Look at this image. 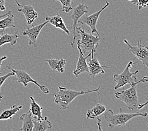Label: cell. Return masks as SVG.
Masks as SVG:
<instances>
[{"label": "cell", "mask_w": 148, "mask_h": 131, "mask_svg": "<svg viewBox=\"0 0 148 131\" xmlns=\"http://www.w3.org/2000/svg\"><path fill=\"white\" fill-rule=\"evenodd\" d=\"M123 42L126 43L130 51L135 56L138 60L143 62L144 66L148 68V45L142 44V39L137 41V46L131 45L127 40Z\"/></svg>", "instance_id": "obj_6"}, {"label": "cell", "mask_w": 148, "mask_h": 131, "mask_svg": "<svg viewBox=\"0 0 148 131\" xmlns=\"http://www.w3.org/2000/svg\"><path fill=\"white\" fill-rule=\"evenodd\" d=\"M135 5H137L139 10L148 6V0H136Z\"/></svg>", "instance_id": "obj_25"}, {"label": "cell", "mask_w": 148, "mask_h": 131, "mask_svg": "<svg viewBox=\"0 0 148 131\" xmlns=\"http://www.w3.org/2000/svg\"><path fill=\"white\" fill-rule=\"evenodd\" d=\"M146 112H137L134 113H127L123 112L122 109H120L119 113H115L111 109L106 110L104 113V118L108 124V127L113 128L116 126H122L136 117H146Z\"/></svg>", "instance_id": "obj_2"}, {"label": "cell", "mask_w": 148, "mask_h": 131, "mask_svg": "<svg viewBox=\"0 0 148 131\" xmlns=\"http://www.w3.org/2000/svg\"><path fill=\"white\" fill-rule=\"evenodd\" d=\"M15 73H13V71H11V72L8 73V74H6V75H5V76H0V91H1V86H3V83H5V81L6 80V79L8 78L9 77L13 76H15Z\"/></svg>", "instance_id": "obj_24"}, {"label": "cell", "mask_w": 148, "mask_h": 131, "mask_svg": "<svg viewBox=\"0 0 148 131\" xmlns=\"http://www.w3.org/2000/svg\"><path fill=\"white\" fill-rule=\"evenodd\" d=\"M148 104V98H147V101L146 102L144 103H143V104H139V105H138V108H137V109H139V110H140V109H142L143 107H145L146 105H147Z\"/></svg>", "instance_id": "obj_29"}, {"label": "cell", "mask_w": 148, "mask_h": 131, "mask_svg": "<svg viewBox=\"0 0 148 131\" xmlns=\"http://www.w3.org/2000/svg\"><path fill=\"white\" fill-rule=\"evenodd\" d=\"M45 60L48 63V64L53 71L55 72L63 73L65 72V66L66 64L65 59H45Z\"/></svg>", "instance_id": "obj_17"}, {"label": "cell", "mask_w": 148, "mask_h": 131, "mask_svg": "<svg viewBox=\"0 0 148 131\" xmlns=\"http://www.w3.org/2000/svg\"><path fill=\"white\" fill-rule=\"evenodd\" d=\"M147 126H148V123H147Z\"/></svg>", "instance_id": "obj_35"}, {"label": "cell", "mask_w": 148, "mask_h": 131, "mask_svg": "<svg viewBox=\"0 0 148 131\" xmlns=\"http://www.w3.org/2000/svg\"><path fill=\"white\" fill-rule=\"evenodd\" d=\"M7 59V57L6 56H3V57H0V71H1V67L2 66V63L3 60H5V59ZM1 71H0V75H1Z\"/></svg>", "instance_id": "obj_30"}, {"label": "cell", "mask_w": 148, "mask_h": 131, "mask_svg": "<svg viewBox=\"0 0 148 131\" xmlns=\"http://www.w3.org/2000/svg\"><path fill=\"white\" fill-rule=\"evenodd\" d=\"M58 1L62 4V11L65 13H69L72 10V7L71 6V3L73 0H56Z\"/></svg>", "instance_id": "obj_23"}, {"label": "cell", "mask_w": 148, "mask_h": 131, "mask_svg": "<svg viewBox=\"0 0 148 131\" xmlns=\"http://www.w3.org/2000/svg\"><path fill=\"white\" fill-rule=\"evenodd\" d=\"M12 12L11 11H10V12H7L6 13H5V14H3V15H0V19H1V18H4V17H5V16H6L7 15H8L10 13ZM4 32H5V30H2V29H0V37H1V35H2L3 33H4Z\"/></svg>", "instance_id": "obj_26"}, {"label": "cell", "mask_w": 148, "mask_h": 131, "mask_svg": "<svg viewBox=\"0 0 148 131\" xmlns=\"http://www.w3.org/2000/svg\"><path fill=\"white\" fill-rule=\"evenodd\" d=\"M30 100H31V104H30V109L33 117H35L37 119L40 120L42 119L43 117H42V110L43 107L40 106L39 104L37 103L33 96H30Z\"/></svg>", "instance_id": "obj_20"}, {"label": "cell", "mask_w": 148, "mask_h": 131, "mask_svg": "<svg viewBox=\"0 0 148 131\" xmlns=\"http://www.w3.org/2000/svg\"><path fill=\"white\" fill-rule=\"evenodd\" d=\"M14 23V15L11 12L5 17L0 19V29L5 30L7 28L15 27Z\"/></svg>", "instance_id": "obj_22"}, {"label": "cell", "mask_w": 148, "mask_h": 131, "mask_svg": "<svg viewBox=\"0 0 148 131\" xmlns=\"http://www.w3.org/2000/svg\"><path fill=\"white\" fill-rule=\"evenodd\" d=\"M96 51L95 50H92L91 56L89 57V60L87 61V66H88L89 68V75L92 77V78H95V77L98 75L99 73L105 74V71L104 70V68H110L111 67H108L106 66H102L100 64L99 62L98 61L95 57V53Z\"/></svg>", "instance_id": "obj_10"}, {"label": "cell", "mask_w": 148, "mask_h": 131, "mask_svg": "<svg viewBox=\"0 0 148 131\" xmlns=\"http://www.w3.org/2000/svg\"><path fill=\"white\" fill-rule=\"evenodd\" d=\"M100 88L101 86H99L97 87V88L91 90L75 91L67 89L65 87L58 86L59 91L58 92L54 93L55 103L57 105H58V107L61 109L66 110L69 108V105H70V103L75 98H77V96L93 92L97 93L99 95L100 93L98 92V91Z\"/></svg>", "instance_id": "obj_1"}, {"label": "cell", "mask_w": 148, "mask_h": 131, "mask_svg": "<svg viewBox=\"0 0 148 131\" xmlns=\"http://www.w3.org/2000/svg\"><path fill=\"white\" fill-rule=\"evenodd\" d=\"M97 125L99 126V130H102V129L101 128V125H100V122H101V119H97Z\"/></svg>", "instance_id": "obj_31"}, {"label": "cell", "mask_w": 148, "mask_h": 131, "mask_svg": "<svg viewBox=\"0 0 148 131\" xmlns=\"http://www.w3.org/2000/svg\"><path fill=\"white\" fill-rule=\"evenodd\" d=\"M106 110V108L105 105L100 103H96L95 107L87 111L86 117L87 119H94L105 113Z\"/></svg>", "instance_id": "obj_18"}, {"label": "cell", "mask_w": 148, "mask_h": 131, "mask_svg": "<svg viewBox=\"0 0 148 131\" xmlns=\"http://www.w3.org/2000/svg\"><path fill=\"white\" fill-rule=\"evenodd\" d=\"M76 32L81 37L80 40H77V45L84 54L90 52L93 50L96 51L97 45L101 39L99 36H94L92 33H86L84 24H80L79 27L77 26Z\"/></svg>", "instance_id": "obj_3"}, {"label": "cell", "mask_w": 148, "mask_h": 131, "mask_svg": "<svg viewBox=\"0 0 148 131\" xmlns=\"http://www.w3.org/2000/svg\"><path fill=\"white\" fill-rule=\"evenodd\" d=\"M18 11L22 13L25 16L27 23L28 25L32 24L34 22L35 20L38 17V13L31 5H22L19 7Z\"/></svg>", "instance_id": "obj_13"}, {"label": "cell", "mask_w": 148, "mask_h": 131, "mask_svg": "<svg viewBox=\"0 0 148 131\" xmlns=\"http://www.w3.org/2000/svg\"><path fill=\"white\" fill-rule=\"evenodd\" d=\"M47 23H48V22L46 21L43 23H41V24L33 26L32 28H27L23 30L22 35L27 36L29 37V45H34L37 47V39H38L42 29L44 28V26L47 25Z\"/></svg>", "instance_id": "obj_11"}, {"label": "cell", "mask_w": 148, "mask_h": 131, "mask_svg": "<svg viewBox=\"0 0 148 131\" xmlns=\"http://www.w3.org/2000/svg\"><path fill=\"white\" fill-rule=\"evenodd\" d=\"M3 95L0 96V103H1V100L3 99Z\"/></svg>", "instance_id": "obj_34"}, {"label": "cell", "mask_w": 148, "mask_h": 131, "mask_svg": "<svg viewBox=\"0 0 148 131\" xmlns=\"http://www.w3.org/2000/svg\"><path fill=\"white\" fill-rule=\"evenodd\" d=\"M115 97L125 103L127 108L130 110L138 108L139 98L137 92V85H131L130 88L121 92H116L115 93Z\"/></svg>", "instance_id": "obj_5"}, {"label": "cell", "mask_w": 148, "mask_h": 131, "mask_svg": "<svg viewBox=\"0 0 148 131\" xmlns=\"http://www.w3.org/2000/svg\"><path fill=\"white\" fill-rule=\"evenodd\" d=\"M89 7L87 5H86L84 3H80L77 5L76 7L72 9V14L71 15V18L73 22L72 26H71V29L73 32V39L72 41L70 43L72 46H73L74 43H75V39L77 37V33L76 32V28L77 26V23L80 18L84 15L85 14H87L89 12Z\"/></svg>", "instance_id": "obj_7"}, {"label": "cell", "mask_w": 148, "mask_h": 131, "mask_svg": "<svg viewBox=\"0 0 148 131\" xmlns=\"http://www.w3.org/2000/svg\"><path fill=\"white\" fill-rule=\"evenodd\" d=\"M46 21H48V23L55 26L56 28L63 30L67 35H70V31L65 25V23L63 21V18L58 13L56 15H54L52 16H47L46 17Z\"/></svg>", "instance_id": "obj_14"}, {"label": "cell", "mask_w": 148, "mask_h": 131, "mask_svg": "<svg viewBox=\"0 0 148 131\" xmlns=\"http://www.w3.org/2000/svg\"><path fill=\"white\" fill-rule=\"evenodd\" d=\"M137 62H133L132 60H130L127 64L125 69L123 71L122 73L119 74V75L115 74V75H113V81L114 82L116 83L114 89L118 90L120 88H122V87L125 86L127 84H129L130 86L135 85V83L137 81L136 75L139 73V71H136L134 73H130V69L132 68L133 66Z\"/></svg>", "instance_id": "obj_4"}, {"label": "cell", "mask_w": 148, "mask_h": 131, "mask_svg": "<svg viewBox=\"0 0 148 131\" xmlns=\"http://www.w3.org/2000/svg\"><path fill=\"white\" fill-rule=\"evenodd\" d=\"M146 82H148V76H144L142 79H140L139 81H137L135 83V85H137L138 83H146Z\"/></svg>", "instance_id": "obj_28"}, {"label": "cell", "mask_w": 148, "mask_h": 131, "mask_svg": "<svg viewBox=\"0 0 148 131\" xmlns=\"http://www.w3.org/2000/svg\"><path fill=\"white\" fill-rule=\"evenodd\" d=\"M7 68L9 70L12 71L15 73V75L16 76V81L18 83H22L25 87H27L29 83H32L35 84L36 86H38L41 91H42V93L45 94H48L49 93V89L46 86L40 85L37 81L34 79L27 73H26L24 71L13 69L10 66H8Z\"/></svg>", "instance_id": "obj_8"}, {"label": "cell", "mask_w": 148, "mask_h": 131, "mask_svg": "<svg viewBox=\"0 0 148 131\" xmlns=\"http://www.w3.org/2000/svg\"><path fill=\"white\" fill-rule=\"evenodd\" d=\"M20 37V34L18 31L15 32L12 34L3 33L0 37V47L6 43H10L11 45H14L17 42L18 39Z\"/></svg>", "instance_id": "obj_19"}, {"label": "cell", "mask_w": 148, "mask_h": 131, "mask_svg": "<svg viewBox=\"0 0 148 131\" xmlns=\"http://www.w3.org/2000/svg\"><path fill=\"white\" fill-rule=\"evenodd\" d=\"M33 131H45L51 129L53 127L52 124L49 120L48 117H45V118L40 120L33 117Z\"/></svg>", "instance_id": "obj_15"}, {"label": "cell", "mask_w": 148, "mask_h": 131, "mask_svg": "<svg viewBox=\"0 0 148 131\" xmlns=\"http://www.w3.org/2000/svg\"><path fill=\"white\" fill-rule=\"evenodd\" d=\"M14 1H15V2L16 3V5H17V6H18V7H21V6H22V5H21V4H20V3H18V1H17V0H14Z\"/></svg>", "instance_id": "obj_32"}, {"label": "cell", "mask_w": 148, "mask_h": 131, "mask_svg": "<svg viewBox=\"0 0 148 131\" xmlns=\"http://www.w3.org/2000/svg\"><path fill=\"white\" fill-rule=\"evenodd\" d=\"M22 105H13L10 109L5 110L0 114V120L12 119V117L15 115L18 111L22 109Z\"/></svg>", "instance_id": "obj_21"}, {"label": "cell", "mask_w": 148, "mask_h": 131, "mask_svg": "<svg viewBox=\"0 0 148 131\" xmlns=\"http://www.w3.org/2000/svg\"><path fill=\"white\" fill-rule=\"evenodd\" d=\"M77 49L79 50V56L78 60H77V62L76 68L73 71V75L76 77H79L80 74L82 73H86L89 74V68L88 66H87V59L91 56L92 51L90 52L88 55L84 57V53L82 52V50L79 47L77 46Z\"/></svg>", "instance_id": "obj_12"}, {"label": "cell", "mask_w": 148, "mask_h": 131, "mask_svg": "<svg viewBox=\"0 0 148 131\" xmlns=\"http://www.w3.org/2000/svg\"><path fill=\"white\" fill-rule=\"evenodd\" d=\"M5 0H0V10L5 11Z\"/></svg>", "instance_id": "obj_27"}, {"label": "cell", "mask_w": 148, "mask_h": 131, "mask_svg": "<svg viewBox=\"0 0 148 131\" xmlns=\"http://www.w3.org/2000/svg\"><path fill=\"white\" fill-rule=\"evenodd\" d=\"M127 1H130V2L132 3H133L134 5H135L136 1V0H127Z\"/></svg>", "instance_id": "obj_33"}, {"label": "cell", "mask_w": 148, "mask_h": 131, "mask_svg": "<svg viewBox=\"0 0 148 131\" xmlns=\"http://www.w3.org/2000/svg\"><path fill=\"white\" fill-rule=\"evenodd\" d=\"M110 3L109 2H108L107 1H106V4L105 5L103 6V8H101L99 11H97V12L94 13L93 14L90 15V16H86L83 19L81 20H79L78 23H80V24H86L88 25L89 27L90 28V30H91V33L93 34V33H97V36H99V33L98 31L96 29V25H97V20H98V18L99 17V16L101 15V13L103 12V11L105 8H106L108 6H109Z\"/></svg>", "instance_id": "obj_9"}, {"label": "cell", "mask_w": 148, "mask_h": 131, "mask_svg": "<svg viewBox=\"0 0 148 131\" xmlns=\"http://www.w3.org/2000/svg\"><path fill=\"white\" fill-rule=\"evenodd\" d=\"M20 119L22 122V127L21 131H32L34 127L33 116L31 111L23 113L20 117Z\"/></svg>", "instance_id": "obj_16"}]
</instances>
